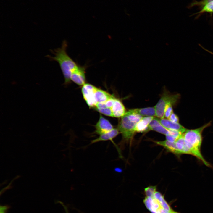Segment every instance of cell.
I'll list each match as a JSON object with an SVG mask.
<instances>
[{
    "label": "cell",
    "mask_w": 213,
    "mask_h": 213,
    "mask_svg": "<svg viewBox=\"0 0 213 213\" xmlns=\"http://www.w3.org/2000/svg\"><path fill=\"white\" fill-rule=\"evenodd\" d=\"M67 41H63L61 47L54 50H50L54 56H51L49 55L46 56L50 61H56L59 63L64 77L66 84L70 82L71 74L78 64L67 54Z\"/></svg>",
    "instance_id": "6da1fadb"
},
{
    "label": "cell",
    "mask_w": 213,
    "mask_h": 213,
    "mask_svg": "<svg viewBox=\"0 0 213 213\" xmlns=\"http://www.w3.org/2000/svg\"><path fill=\"white\" fill-rule=\"evenodd\" d=\"M210 125L209 123L199 128L187 129L183 134L184 138L188 146L193 152L194 156L205 164L207 161L201 154V151L202 141L201 133L203 130Z\"/></svg>",
    "instance_id": "7a4b0ae2"
},
{
    "label": "cell",
    "mask_w": 213,
    "mask_h": 213,
    "mask_svg": "<svg viewBox=\"0 0 213 213\" xmlns=\"http://www.w3.org/2000/svg\"><path fill=\"white\" fill-rule=\"evenodd\" d=\"M137 123L125 114L121 117L117 129L121 133L124 141H128L132 139L135 133V129Z\"/></svg>",
    "instance_id": "3957f363"
},
{
    "label": "cell",
    "mask_w": 213,
    "mask_h": 213,
    "mask_svg": "<svg viewBox=\"0 0 213 213\" xmlns=\"http://www.w3.org/2000/svg\"><path fill=\"white\" fill-rule=\"evenodd\" d=\"M179 97L178 94H170L165 91L162 95L158 102L154 107L156 116L159 118H164V113L166 106L169 104L172 105L177 101Z\"/></svg>",
    "instance_id": "277c9868"
},
{
    "label": "cell",
    "mask_w": 213,
    "mask_h": 213,
    "mask_svg": "<svg viewBox=\"0 0 213 213\" xmlns=\"http://www.w3.org/2000/svg\"><path fill=\"white\" fill-rule=\"evenodd\" d=\"M98 88L89 83H85L82 86L81 91L84 99L90 107L95 108L96 104L94 97Z\"/></svg>",
    "instance_id": "5b68a950"
},
{
    "label": "cell",
    "mask_w": 213,
    "mask_h": 213,
    "mask_svg": "<svg viewBox=\"0 0 213 213\" xmlns=\"http://www.w3.org/2000/svg\"><path fill=\"white\" fill-rule=\"evenodd\" d=\"M87 67L86 64L83 66L78 64L71 74V80L79 85L83 86L85 83L86 70Z\"/></svg>",
    "instance_id": "8992f818"
},
{
    "label": "cell",
    "mask_w": 213,
    "mask_h": 213,
    "mask_svg": "<svg viewBox=\"0 0 213 213\" xmlns=\"http://www.w3.org/2000/svg\"><path fill=\"white\" fill-rule=\"evenodd\" d=\"M95 133L99 135L108 132L114 128L109 121L101 114L98 122L95 125Z\"/></svg>",
    "instance_id": "52a82bcc"
},
{
    "label": "cell",
    "mask_w": 213,
    "mask_h": 213,
    "mask_svg": "<svg viewBox=\"0 0 213 213\" xmlns=\"http://www.w3.org/2000/svg\"><path fill=\"white\" fill-rule=\"evenodd\" d=\"M158 119L161 124L167 130H176L183 134L187 130L178 123L173 122L168 119L158 118Z\"/></svg>",
    "instance_id": "ba28073f"
},
{
    "label": "cell",
    "mask_w": 213,
    "mask_h": 213,
    "mask_svg": "<svg viewBox=\"0 0 213 213\" xmlns=\"http://www.w3.org/2000/svg\"><path fill=\"white\" fill-rule=\"evenodd\" d=\"M125 114H138L143 117L156 116L155 110L154 107L131 109L126 112Z\"/></svg>",
    "instance_id": "9c48e42d"
},
{
    "label": "cell",
    "mask_w": 213,
    "mask_h": 213,
    "mask_svg": "<svg viewBox=\"0 0 213 213\" xmlns=\"http://www.w3.org/2000/svg\"><path fill=\"white\" fill-rule=\"evenodd\" d=\"M150 130L156 131L165 135L169 133L168 130L164 128L160 122L158 118L154 117L149 124L146 132Z\"/></svg>",
    "instance_id": "30bf717a"
},
{
    "label": "cell",
    "mask_w": 213,
    "mask_h": 213,
    "mask_svg": "<svg viewBox=\"0 0 213 213\" xmlns=\"http://www.w3.org/2000/svg\"><path fill=\"white\" fill-rule=\"evenodd\" d=\"M112 116L115 117H122L125 114V108L122 103L116 98L111 108Z\"/></svg>",
    "instance_id": "8fae6325"
},
{
    "label": "cell",
    "mask_w": 213,
    "mask_h": 213,
    "mask_svg": "<svg viewBox=\"0 0 213 213\" xmlns=\"http://www.w3.org/2000/svg\"><path fill=\"white\" fill-rule=\"evenodd\" d=\"M120 133L117 128H113L111 131L102 134L97 138L91 141L90 144L101 141L112 140Z\"/></svg>",
    "instance_id": "7c38bea8"
},
{
    "label": "cell",
    "mask_w": 213,
    "mask_h": 213,
    "mask_svg": "<svg viewBox=\"0 0 213 213\" xmlns=\"http://www.w3.org/2000/svg\"><path fill=\"white\" fill-rule=\"evenodd\" d=\"M154 117H144L137 124L135 128V132H146L148 127Z\"/></svg>",
    "instance_id": "4fadbf2b"
},
{
    "label": "cell",
    "mask_w": 213,
    "mask_h": 213,
    "mask_svg": "<svg viewBox=\"0 0 213 213\" xmlns=\"http://www.w3.org/2000/svg\"><path fill=\"white\" fill-rule=\"evenodd\" d=\"M153 141L158 145L164 147L168 151L172 152L175 154L178 155L175 142H172L167 140L162 141Z\"/></svg>",
    "instance_id": "5bb4252c"
},
{
    "label": "cell",
    "mask_w": 213,
    "mask_h": 213,
    "mask_svg": "<svg viewBox=\"0 0 213 213\" xmlns=\"http://www.w3.org/2000/svg\"><path fill=\"white\" fill-rule=\"evenodd\" d=\"M113 96L105 91L98 88L94 95L95 100L97 103L105 102Z\"/></svg>",
    "instance_id": "9a60e30c"
},
{
    "label": "cell",
    "mask_w": 213,
    "mask_h": 213,
    "mask_svg": "<svg viewBox=\"0 0 213 213\" xmlns=\"http://www.w3.org/2000/svg\"><path fill=\"white\" fill-rule=\"evenodd\" d=\"M154 196L163 208L170 211H174L165 200L163 196L160 192L156 191Z\"/></svg>",
    "instance_id": "2e32d148"
},
{
    "label": "cell",
    "mask_w": 213,
    "mask_h": 213,
    "mask_svg": "<svg viewBox=\"0 0 213 213\" xmlns=\"http://www.w3.org/2000/svg\"><path fill=\"white\" fill-rule=\"evenodd\" d=\"M201 9L199 12L195 14H200L204 12H208L212 15L213 13V0L205 4Z\"/></svg>",
    "instance_id": "e0dca14e"
},
{
    "label": "cell",
    "mask_w": 213,
    "mask_h": 213,
    "mask_svg": "<svg viewBox=\"0 0 213 213\" xmlns=\"http://www.w3.org/2000/svg\"><path fill=\"white\" fill-rule=\"evenodd\" d=\"M156 186H151L145 188L144 189V192L146 197H152L156 191Z\"/></svg>",
    "instance_id": "ac0fdd59"
},
{
    "label": "cell",
    "mask_w": 213,
    "mask_h": 213,
    "mask_svg": "<svg viewBox=\"0 0 213 213\" xmlns=\"http://www.w3.org/2000/svg\"><path fill=\"white\" fill-rule=\"evenodd\" d=\"M97 111L100 113L105 115L113 117L112 110L111 108H105L101 109H96Z\"/></svg>",
    "instance_id": "d6986e66"
},
{
    "label": "cell",
    "mask_w": 213,
    "mask_h": 213,
    "mask_svg": "<svg viewBox=\"0 0 213 213\" xmlns=\"http://www.w3.org/2000/svg\"><path fill=\"white\" fill-rule=\"evenodd\" d=\"M172 105L169 104L167 105L165 109L164 113V117L168 119L171 114L173 112Z\"/></svg>",
    "instance_id": "ffe728a7"
},
{
    "label": "cell",
    "mask_w": 213,
    "mask_h": 213,
    "mask_svg": "<svg viewBox=\"0 0 213 213\" xmlns=\"http://www.w3.org/2000/svg\"><path fill=\"white\" fill-rule=\"evenodd\" d=\"M170 121L176 123H178L179 119L178 116L174 113H172L168 119Z\"/></svg>",
    "instance_id": "44dd1931"
},
{
    "label": "cell",
    "mask_w": 213,
    "mask_h": 213,
    "mask_svg": "<svg viewBox=\"0 0 213 213\" xmlns=\"http://www.w3.org/2000/svg\"><path fill=\"white\" fill-rule=\"evenodd\" d=\"M9 208V206L7 205L1 206L0 213H6Z\"/></svg>",
    "instance_id": "7402d4cb"
},
{
    "label": "cell",
    "mask_w": 213,
    "mask_h": 213,
    "mask_svg": "<svg viewBox=\"0 0 213 213\" xmlns=\"http://www.w3.org/2000/svg\"><path fill=\"white\" fill-rule=\"evenodd\" d=\"M58 203H59L64 208V209L65 213H69L67 207L63 203L60 201H58Z\"/></svg>",
    "instance_id": "603a6c76"
},
{
    "label": "cell",
    "mask_w": 213,
    "mask_h": 213,
    "mask_svg": "<svg viewBox=\"0 0 213 213\" xmlns=\"http://www.w3.org/2000/svg\"><path fill=\"white\" fill-rule=\"evenodd\" d=\"M207 51L209 52L210 53L212 54H213V53H212L211 52L205 49Z\"/></svg>",
    "instance_id": "cb8c5ba5"
}]
</instances>
